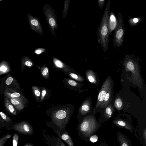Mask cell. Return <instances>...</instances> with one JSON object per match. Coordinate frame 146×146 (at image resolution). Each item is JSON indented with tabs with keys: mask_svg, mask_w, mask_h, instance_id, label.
<instances>
[{
	"mask_svg": "<svg viewBox=\"0 0 146 146\" xmlns=\"http://www.w3.org/2000/svg\"><path fill=\"white\" fill-rule=\"evenodd\" d=\"M111 3L110 0L108 1L102 20L97 30L98 41L102 48L104 52H106L108 50L109 41L108 23Z\"/></svg>",
	"mask_w": 146,
	"mask_h": 146,
	"instance_id": "6da1fadb",
	"label": "cell"
},
{
	"mask_svg": "<svg viewBox=\"0 0 146 146\" xmlns=\"http://www.w3.org/2000/svg\"><path fill=\"white\" fill-rule=\"evenodd\" d=\"M123 64L126 72L131 73L132 79L137 85L142 86V80L140 76L138 64L133 54L126 55L123 59Z\"/></svg>",
	"mask_w": 146,
	"mask_h": 146,
	"instance_id": "7a4b0ae2",
	"label": "cell"
},
{
	"mask_svg": "<svg viewBox=\"0 0 146 146\" xmlns=\"http://www.w3.org/2000/svg\"><path fill=\"white\" fill-rule=\"evenodd\" d=\"M101 125L94 116L90 115L84 118L80 125L79 129L83 135L89 138L100 128Z\"/></svg>",
	"mask_w": 146,
	"mask_h": 146,
	"instance_id": "3957f363",
	"label": "cell"
},
{
	"mask_svg": "<svg viewBox=\"0 0 146 146\" xmlns=\"http://www.w3.org/2000/svg\"><path fill=\"white\" fill-rule=\"evenodd\" d=\"M116 19L117 25L114 30L113 40L114 46L119 50L123 44L125 34L123 15L120 12H118Z\"/></svg>",
	"mask_w": 146,
	"mask_h": 146,
	"instance_id": "277c9868",
	"label": "cell"
},
{
	"mask_svg": "<svg viewBox=\"0 0 146 146\" xmlns=\"http://www.w3.org/2000/svg\"><path fill=\"white\" fill-rule=\"evenodd\" d=\"M112 81L110 78L108 77L103 83L99 93L97 103L95 108L100 107L104 100L105 96L111 84Z\"/></svg>",
	"mask_w": 146,
	"mask_h": 146,
	"instance_id": "5b68a950",
	"label": "cell"
},
{
	"mask_svg": "<svg viewBox=\"0 0 146 146\" xmlns=\"http://www.w3.org/2000/svg\"><path fill=\"white\" fill-rule=\"evenodd\" d=\"M68 119L66 113L63 110L58 111L53 117V121L60 128L64 127Z\"/></svg>",
	"mask_w": 146,
	"mask_h": 146,
	"instance_id": "8992f818",
	"label": "cell"
},
{
	"mask_svg": "<svg viewBox=\"0 0 146 146\" xmlns=\"http://www.w3.org/2000/svg\"><path fill=\"white\" fill-rule=\"evenodd\" d=\"M13 129L18 132L26 135H32L33 129L31 125L26 121H22L14 125Z\"/></svg>",
	"mask_w": 146,
	"mask_h": 146,
	"instance_id": "52a82bcc",
	"label": "cell"
},
{
	"mask_svg": "<svg viewBox=\"0 0 146 146\" xmlns=\"http://www.w3.org/2000/svg\"><path fill=\"white\" fill-rule=\"evenodd\" d=\"M112 123L119 127L128 130L131 133L134 131V128L131 121L127 119L119 118L115 119L112 121Z\"/></svg>",
	"mask_w": 146,
	"mask_h": 146,
	"instance_id": "ba28073f",
	"label": "cell"
},
{
	"mask_svg": "<svg viewBox=\"0 0 146 146\" xmlns=\"http://www.w3.org/2000/svg\"><path fill=\"white\" fill-rule=\"evenodd\" d=\"M29 22L31 28L36 32L42 34V28L40 24L36 17L30 14H28Z\"/></svg>",
	"mask_w": 146,
	"mask_h": 146,
	"instance_id": "9c48e42d",
	"label": "cell"
},
{
	"mask_svg": "<svg viewBox=\"0 0 146 146\" xmlns=\"http://www.w3.org/2000/svg\"><path fill=\"white\" fill-rule=\"evenodd\" d=\"M116 139L120 146H132L130 139L119 131L116 133Z\"/></svg>",
	"mask_w": 146,
	"mask_h": 146,
	"instance_id": "30bf717a",
	"label": "cell"
},
{
	"mask_svg": "<svg viewBox=\"0 0 146 146\" xmlns=\"http://www.w3.org/2000/svg\"><path fill=\"white\" fill-rule=\"evenodd\" d=\"M116 25V18L114 13L111 11L110 14L108 23V33L109 35L110 33L114 30Z\"/></svg>",
	"mask_w": 146,
	"mask_h": 146,
	"instance_id": "8fae6325",
	"label": "cell"
},
{
	"mask_svg": "<svg viewBox=\"0 0 146 146\" xmlns=\"http://www.w3.org/2000/svg\"><path fill=\"white\" fill-rule=\"evenodd\" d=\"M112 86L111 84L108 89L105 96L104 100L100 108H106L110 104L111 100Z\"/></svg>",
	"mask_w": 146,
	"mask_h": 146,
	"instance_id": "7c38bea8",
	"label": "cell"
},
{
	"mask_svg": "<svg viewBox=\"0 0 146 146\" xmlns=\"http://www.w3.org/2000/svg\"><path fill=\"white\" fill-rule=\"evenodd\" d=\"M4 104L6 109L10 113L13 115L17 114L16 109L7 98L5 96L4 98Z\"/></svg>",
	"mask_w": 146,
	"mask_h": 146,
	"instance_id": "4fadbf2b",
	"label": "cell"
},
{
	"mask_svg": "<svg viewBox=\"0 0 146 146\" xmlns=\"http://www.w3.org/2000/svg\"><path fill=\"white\" fill-rule=\"evenodd\" d=\"M5 96L7 98H11L16 99L22 103H23V100L25 99L19 93L17 92H14L12 93L8 92L5 91Z\"/></svg>",
	"mask_w": 146,
	"mask_h": 146,
	"instance_id": "5bb4252c",
	"label": "cell"
},
{
	"mask_svg": "<svg viewBox=\"0 0 146 146\" xmlns=\"http://www.w3.org/2000/svg\"><path fill=\"white\" fill-rule=\"evenodd\" d=\"M90 104L89 101L88 100L85 101L82 105L80 109L81 113L84 115L89 112L90 110Z\"/></svg>",
	"mask_w": 146,
	"mask_h": 146,
	"instance_id": "9a60e30c",
	"label": "cell"
},
{
	"mask_svg": "<svg viewBox=\"0 0 146 146\" xmlns=\"http://www.w3.org/2000/svg\"><path fill=\"white\" fill-rule=\"evenodd\" d=\"M10 70V66L7 62L3 61L0 63V76L9 72Z\"/></svg>",
	"mask_w": 146,
	"mask_h": 146,
	"instance_id": "2e32d148",
	"label": "cell"
},
{
	"mask_svg": "<svg viewBox=\"0 0 146 146\" xmlns=\"http://www.w3.org/2000/svg\"><path fill=\"white\" fill-rule=\"evenodd\" d=\"M13 105L18 110L21 111L24 108V104L18 100L13 98H7Z\"/></svg>",
	"mask_w": 146,
	"mask_h": 146,
	"instance_id": "e0dca14e",
	"label": "cell"
},
{
	"mask_svg": "<svg viewBox=\"0 0 146 146\" xmlns=\"http://www.w3.org/2000/svg\"><path fill=\"white\" fill-rule=\"evenodd\" d=\"M114 109L111 104H109L106 107L104 113V116L107 119L110 118L112 115Z\"/></svg>",
	"mask_w": 146,
	"mask_h": 146,
	"instance_id": "ac0fdd59",
	"label": "cell"
},
{
	"mask_svg": "<svg viewBox=\"0 0 146 146\" xmlns=\"http://www.w3.org/2000/svg\"><path fill=\"white\" fill-rule=\"evenodd\" d=\"M86 76L88 81L95 84L97 82L96 75L94 72L91 70H89L86 72Z\"/></svg>",
	"mask_w": 146,
	"mask_h": 146,
	"instance_id": "d6986e66",
	"label": "cell"
},
{
	"mask_svg": "<svg viewBox=\"0 0 146 146\" xmlns=\"http://www.w3.org/2000/svg\"><path fill=\"white\" fill-rule=\"evenodd\" d=\"M61 138L69 146H74L73 141L69 134L67 132L63 134Z\"/></svg>",
	"mask_w": 146,
	"mask_h": 146,
	"instance_id": "ffe728a7",
	"label": "cell"
},
{
	"mask_svg": "<svg viewBox=\"0 0 146 146\" xmlns=\"http://www.w3.org/2000/svg\"><path fill=\"white\" fill-rule=\"evenodd\" d=\"M123 105V103L122 99L120 96H117L115 100L114 103V106L119 111L122 109Z\"/></svg>",
	"mask_w": 146,
	"mask_h": 146,
	"instance_id": "44dd1931",
	"label": "cell"
},
{
	"mask_svg": "<svg viewBox=\"0 0 146 146\" xmlns=\"http://www.w3.org/2000/svg\"><path fill=\"white\" fill-rule=\"evenodd\" d=\"M141 20V18L140 17H134L129 19L128 22L130 25L131 27H133L137 25Z\"/></svg>",
	"mask_w": 146,
	"mask_h": 146,
	"instance_id": "7402d4cb",
	"label": "cell"
},
{
	"mask_svg": "<svg viewBox=\"0 0 146 146\" xmlns=\"http://www.w3.org/2000/svg\"><path fill=\"white\" fill-rule=\"evenodd\" d=\"M22 64L23 65L26 66L28 67H31L33 65L32 62L27 57L23 56L22 60Z\"/></svg>",
	"mask_w": 146,
	"mask_h": 146,
	"instance_id": "603a6c76",
	"label": "cell"
},
{
	"mask_svg": "<svg viewBox=\"0 0 146 146\" xmlns=\"http://www.w3.org/2000/svg\"><path fill=\"white\" fill-rule=\"evenodd\" d=\"M12 135L10 134L6 135L0 139V146H4L8 139L10 138Z\"/></svg>",
	"mask_w": 146,
	"mask_h": 146,
	"instance_id": "cb8c5ba5",
	"label": "cell"
},
{
	"mask_svg": "<svg viewBox=\"0 0 146 146\" xmlns=\"http://www.w3.org/2000/svg\"><path fill=\"white\" fill-rule=\"evenodd\" d=\"M53 61L54 64L56 67L60 68H64L66 67L64 64L60 60L54 58Z\"/></svg>",
	"mask_w": 146,
	"mask_h": 146,
	"instance_id": "d4e9b609",
	"label": "cell"
},
{
	"mask_svg": "<svg viewBox=\"0 0 146 146\" xmlns=\"http://www.w3.org/2000/svg\"><path fill=\"white\" fill-rule=\"evenodd\" d=\"M70 77L77 80L80 81H82L84 80V78L76 74L70 73Z\"/></svg>",
	"mask_w": 146,
	"mask_h": 146,
	"instance_id": "484cf974",
	"label": "cell"
},
{
	"mask_svg": "<svg viewBox=\"0 0 146 146\" xmlns=\"http://www.w3.org/2000/svg\"><path fill=\"white\" fill-rule=\"evenodd\" d=\"M19 140V135L17 133L14 134L13 138V146H17Z\"/></svg>",
	"mask_w": 146,
	"mask_h": 146,
	"instance_id": "4316f807",
	"label": "cell"
},
{
	"mask_svg": "<svg viewBox=\"0 0 146 146\" xmlns=\"http://www.w3.org/2000/svg\"><path fill=\"white\" fill-rule=\"evenodd\" d=\"M0 115L2 118L6 121L8 122L11 120L10 117L7 115L3 112L0 111Z\"/></svg>",
	"mask_w": 146,
	"mask_h": 146,
	"instance_id": "83f0119b",
	"label": "cell"
},
{
	"mask_svg": "<svg viewBox=\"0 0 146 146\" xmlns=\"http://www.w3.org/2000/svg\"><path fill=\"white\" fill-rule=\"evenodd\" d=\"M98 136L95 134L91 136L89 138L90 141L92 142L95 143L98 141Z\"/></svg>",
	"mask_w": 146,
	"mask_h": 146,
	"instance_id": "f1b7e54d",
	"label": "cell"
},
{
	"mask_svg": "<svg viewBox=\"0 0 146 146\" xmlns=\"http://www.w3.org/2000/svg\"><path fill=\"white\" fill-rule=\"evenodd\" d=\"M42 74L43 76L47 77L48 74V69L47 67L44 68L42 71Z\"/></svg>",
	"mask_w": 146,
	"mask_h": 146,
	"instance_id": "f546056e",
	"label": "cell"
},
{
	"mask_svg": "<svg viewBox=\"0 0 146 146\" xmlns=\"http://www.w3.org/2000/svg\"><path fill=\"white\" fill-rule=\"evenodd\" d=\"M105 1L106 0H98V5L100 9V10H102V9Z\"/></svg>",
	"mask_w": 146,
	"mask_h": 146,
	"instance_id": "4dcf8cb0",
	"label": "cell"
},
{
	"mask_svg": "<svg viewBox=\"0 0 146 146\" xmlns=\"http://www.w3.org/2000/svg\"><path fill=\"white\" fill-rule=\"evenodd\" d=\"M13 81V78L12 77H9L6 80L5 83L6 85H9Z\"/></svg>",
	"mask_w": 146,
	"mask_h": 146,
	"instance_id": "1f68e13d",
	"label": "cell"
},
{
	"mask_svg": "<svg viewBox=\"0 0 146 146\" xmlns=\"http://www.w3.org/2000/svg\"><path fill=\"white\" fill-rule=\"evenodd\" d=\"M35 94L37 97H39L40 96V92L38 89L35 88L34 89Z\"/></svg>",
	"mask_w": 146,
	"mask_h": 146,
	"instance_id": "d6a6232c",
	"label": "cell"
},
{
	"mask_svg": "<svg viewBox=\"0 0 146 146\" xmlns=\"http://www.w3.org/2000/svg\"><path fill=\"white\" fill-rule=\"evenodd\" d=\"M68 83L69 84L72 86H76L77 83L75 81L71 80H70L68 81Z\"/></svg>",
	"mask_w": 146,
	"mask_h": 146,
	"instance_id": "836d02e7",
	"label": "cell"
},
{
	"mask_svg": "<svg viewBox=\"0 0 146 146\" xmlns=\"http://www.w3.org/2000/svg\"><path fill=\"white\" fill-rule=\"evenodd\" d=\"M143 137L145 144L146 143V129L145 128L143 130Z\"/></svg>",
	"mask_w": 146,
	"mask_h": 146,
	"instance_id": "e575fe53",
	"label": "cell"
},
{
	"mask_svg": "<svg viewBox=\"0 0 146 146\" xmlns=\"http://www.w3.org/2000/svg\"><path fill=\"white\" fill-rule=\"evenodd\" d=\"M44 49L42 50V49H38L36 50L35 51V53L38 54L42 53L44 51Z\"/></svg>",
	"mask_w": 146,
	"mask_h": 146,
	"instance_id": "d590c367",
	"label": "cell"
},
{
	"mask_svg": "<svg viewBox=\"0 0 146 146\" xmlns=\"http://www.w3.org/2000/svg\"><path fill=\"white\" fill-rule=\"evenodd\" d=\"M46 93V91L44 89L42 90V96L41 97V99H43L45 96Z\"/></svg>",
	"mask_w": 146,
	"mask_h": 146,
	"instance_id": "8d00e7d4",
	"label": "cell"
},
{
	"mask_svg": "<svg viewBox=\"0 0 146 146\" xmlns=\"http://www.w3.org/2000/svg\"><path fill=\"white\" fill-rule=\"evenodd\" d=\"M98 146H108V145L106 143L101 141Z\"/></svg>",
	"mask_w": 146,
	"mask_h": 146,
	"instance_id": "74e56055",
	"label": "cell"
},
{
	"mask_svg": "<svg viewBox=\"0 0 146 146\" xmlns=\"http://www.w3.org/2000/svg\"><path fill=\"white\" fill-rule=\"evenodd\" d=\"M24 146H33V145L31 143H26Z\"/></svg>",
	"mask_w": 146,
	"mask_h": 146,
	"instance_id": "f35d334b",
	"label": "cell"
},
{
	"mask_svg": "<svg viewBox=\"0 0 146 146\" xmlns=\"http://www.w3.org/2000/svg\"><path fill=\"white\" fill-rule=\"evenodd\" d=\"M60 146H66L61 141H60Z\"/></svg>",
	"mask_w": 146,
	"mask_h": 146,
	"instance_id": "ab89813d",
	"label": "cell"
},
{
	"mask_svg": "<svg viewBox=\"0 0 146 146\" xmlns=\"http://www.w3.org/2000/svg\"><path fill=\"white\" fill-rule=\"evenodd\" d=\"M4 0H0V1H3Z\"/></svg>",
	"mask_w": 146,
	"mask_h": 146,
	"instance_id": "60d3db41",
	"label": "cell"
},
{
	"mask_svg": "<svg viewBox=\"0 0 146 146\" xmlns=\"http://www.w3.org/2000/svg\"><path fill=\"white\" fill-rule=\"evenodd\" d=\"M0 133H1V131H0Z\"/></svg>",
	"mask_w": 146,
	"mask_h": 146,
	"instance_id": "b9f144b4",
	"label": "cell"
}]
</instances>
